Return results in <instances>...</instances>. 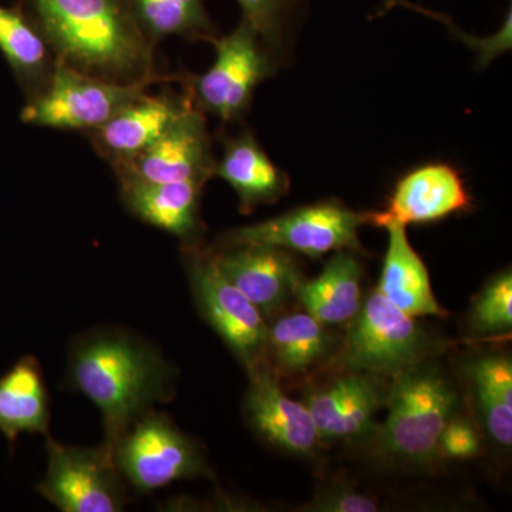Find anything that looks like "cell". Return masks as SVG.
I'll return each mask as SVG.
<instances>
[{"label":"cell","instance_id":"cell-14","mask_svg":"<svg viewBox=\"0 0 512 512\" xmlns=\"http://www.w3.org/2000/svg\"><path fill=\"white\" fill-rule=\"evenodd\" d=\"M471 198L460 174L447 164H427L404 175L389 198L386 211L372 212L369 224H429L468 210Z\"/></svg>","mask_w":512,"mask_h":512},{"label":"cell","instance_id":"cell-8","mask_svg":"<svg viewBox=\"0 0 512 512\" xmlns=\"http://www.w3.org/2000/svg\"><path fill=\"white\" fill-rule=\"evenodd\" d=\"M113 458L124 481L141 494L210 476L198 444L154 409L128 427L113 448Z\"/></svg>","mask_w":512,"mask_h":512},{"label":"cell","instance_id":"cell-23","mask_svg":"<svg viewBox=\"0 0 512 512\" xmlns=\"http://www.w3.org/2000/svg\"><path fill=\"white\" fill-rule=\"evenodd\" d=\"M333 339L309 313L282 316L268 326V365L275 373L301 376L328 359Z\"/></svg>","mask_w":512,"mask_h":512},{"label":"cell","instance_id":"cell-24","mask_svg":"<svg viewBox=\"0 0 512 512\" xmlns=\"http://www.w3.org/2000/svg\"><path fill=\"white\" fill-rule=\"evenodd\" d=\"M466 376L485 433L497 446L512 444V363L508 356L484 355L471 360Z\"/></svg>","mask_w":512,"mask_h":512},{"label":"cell","instance_id":"cell-3","mask_svg":"<svg viewBox=\"0 0 512 512\" xmlns=\"http://www.w3.org/2000/svg\"><path fill=\"white\" fill-rule=\"evenodd\" d=\"M458 396L437 367L426 363L393 377L387 392V419L377 446L387 457L426 466L439 456L440 437L456 414Z\"/></svg>","mask_w":512,"mask_h":512},{"label":"cell","instance_id":"cell-1","mask_svg":"<svg viewBox=\"0 0 512 512\" xmlns=\"http://www.w3.org/2000/svg\"><path fill=\"white\" fill-rule=\"evenodd\" d=\"M175 369L160 350L123 329L101 328L73 340L66 383L103 416V446L113 454L134 421L175 396Z\"/></svg>","mask_w":512,"mask_h":512},{"label":"cell","instance_id":"cell-25","mask_svg":"<svg viewBox=\"0 0 512 512\" xmlns=\"http://www.w3.org/2000/svg\"><path fill=\"white\" fill-rule=\"evenodd\" d=\"M147 39L157 46L171 36L190 42H212L217 28L205 9V0H130Z\"/></svg>","mask_w":512,"mask_h":512},{"label":"cell","instance_id":"cell-4","mask_svg":"<svg viewBox=\"0 0 512 512\" xmlns=\"http://www.w3.org/2000/svg\"><path fill=\"white\" fill-rule=\"evenodd\" d=\"M175 76L117 83L57 62L42 92L30 97L20 113L23 123L50 130L89 134L158 83Z\"/></svg>","mask_w":512,"mask_h":512},{"label":"cell","instance_id":"cell-26","mask_svg":"<svg viewBox=\"0 0 512 512\" xmlns=\"http://www.w3.org/2000/svg\"><path fill=\"white\" fill-rule=\"evenodd\" d=\"M471 326L480 333H503L512 328L511 271L495 276L477 296L471 311Z\"/></svg>","mask_w":512,"mask_h":512},{"label":"cell","instance_id":"cell-20","mask_svg":"<svg viewBox=\"0 0 512 512\" xmlns=\"http://www.w3.org/2000/svg\"><path fill=\"white\" fill-rule=\"evenodd\" d=\"M49 430V394L42 367L36 357H22L0 377V433L13 448L20 434L49 437Z\"/></svg>","mask_w":512,"mask_h":512},{"label":"cell","instance_id":"cell-27","mask_svg":"<svg viewBox=\"0 0 512 512\" xmlns=\"http://www.w3.org/2000/svg\"><path fill=\"white\" fill-rule=\"evenodd\" d=\"M242 18L251 23L268 49L278 50L289 13L298 0H237Z\"/></svg>","mask_w":512,"mask_h":512},{"label":"cell","instance_id":"cell-6","mask_svg":"<svg viewBox=\"0 0 512 512\" xmlns=\"http://www.w3.org/2000/svg\"><path fill=\"white\" fill-rule=\"evenodd\" d=\"M184 268L192 295L215 332L251 376L268 365V325L247 296L221 274L210 248L183 247Z\"/></svg>","mask_w":512,"mask_h":512},{"label":"cell","instance_id":"cell-22","mask_svg":"<svg viewBox=\"0 0 512 512\" xmlns=\"http://www.w3.org/2000/svg\"><path fill=\"white\" fill-rule=\"evenodd\" d=\"M0 53L28 99L45 89L59 62L45 33L18 5H0Z\"/></svg>","mask_w":512,"mask_h":512},{"label":"cell","instance_id":"cell-21","mask_svg":"<svg viewBox=\"0 0 512 512\" xmlns=\"http://www.w3.org/2000/svg\"><path fill=\"white\" fill-rule=\"evenodd\" d=\"M362 265L349 249L336 251L313 281L299 282L295 293L306 313L325 326L350 323L362 306Z\"/></svg>","mask_w":512,"mask_h":512},{"label":"cell","instance_id":"cell-13","mask_svg":"<svg viewBox=\"0 0 512 512\" xmlns=\"http://www.w3.org/2000/svg\"><path fill=\"white\" fill-rule=\"evenodd\" d=\"M210 251L221 274L264 316L281 311L302 281L299 266L286 249L244 245Z\"/></svg>","mask_w":512,"mask_h":512},{"label":"cell","instance_id":"cell-19","mask_svg":"<svg viewBox=\"0 0 512 512\" xmlns=\"http://www.w3.org/2000/svg\"><path fill=\"white\" fill-rule=\"evenodd\" d=\"M384 228L389 232V245L377 291L413 318L446 316L434 298L426 265L410 245L406 227L389 224Z\"/></svg>","mask_w":512,"mask_h":512},{"label":"cell","instance_id":"cell-5","mask_svg":"<svg viewBox=\"0 0 512 512\" xmlns=\"http://www.w3.org/2000/svg\"><path fill=\"white\" fill-rule=\"evenodd\" d=\"M215 62L202 74L175 76L204 114L222 123L241 120L251 106L256 87L274 72L268 47L251 23L241 19L227 36L215 37Z\"/></svg>","mask_w":512,"mask_h":512},{"label":"cell","instance_id":"cell-16","mask_svg":"<svg viewBox=\"0 0 512 512\" xmlns=\"http://www.w3.org/2000/svg\"><path fill=\"white\" fill-rule=\"evenodd\" d=\"M386 397L375 377L349 372L309 393L305 406L320 439L348 440L369 433Z\"/></svg>","mask_w":512,"mask_h":512},{"label":"cell","instance_id":"cell-18","mask_svg":"<svg viewBox=\"0 0 512 512\" xmlns=\"http://www.w3.org/2000/svg\"><path fill=\"white\" fill-rule=\"evenodd\" d=\"M214 175L231 185L242 214H251L259 205L274 204L289 190L288 175L276 167L248 130L224 138V151L215 161Z\"/></svg>","mask_w":512,"mask_h":512},{"label":"cell","instance_id":"cell-15","mask_svg":"<svg viewBox=\"0 0 512 512\" xmlns=\"http://www.w3.org/2000/svg\"><path fill=\"white\" fill-rule=\"evenodd\" d=\"M245 413L256 433L293 456H313L320 436L305 403L289 399L271 366L249 376Z\"/></svg>","mask_w":512,"mask_h":512},{"label":"cell","instance_id":"cell-17","mask_svg":"<svg viewBox=\"0 0 512 512\" xmlns=\"http://www.w3.org/2000/svg\"><path fill=\"white\" fill-rule=\"evenodd\" d=\"M120 200L138 221L180 239L183 247L201 244V195L197 183L119 181Z\"/></svg>","mask_w":512,"mask_h":512},{"label":"cell","instance_id":"cell-11","mask_svg":"<svg viewBox=\"0 0 512 512\" xmlns=\"http://www.w3.org/2000/svg\"><path fill=\"white\" fill-rule=\"evenodd\" d=\"M215 161L205 114L191 99L153 146L113 171L117 181L205 185L214 177Z\"/></svg>","mask_w":512,"mask_h":512},{"label":"cell","instance_id":"cell-12","mask_svg":"<svg viewBox=\"0 0 512 512\" xmlns=\"http://www.w3.org/2000/svg\"><path fill=\"white\" fill-rule=\"evenodd\" d=\"M190 101L185 89L181 94L170 90L153 94L148 90L86 136L111 168L119 167L153 146Z\"/></svg>","mask_w":512,"mask_h":512},{"label":"cell","instance_id":"cell-10","mask_svg":"<svg viewBox=\"0 0 512 512\" xmlns=\"http://www.w3.org/2000/svg\"><path fill=\"white\" fill-rule=\"evenodd\" d=\"M47 468L37 493L62 512H120L127 505L126 481L113 454L100 447L64 446L46 437Z\"/></svg>","mask_w":512,"mask_h":512},{"label":"cell","instance_id":"cell-28","mask_svg":"<svg viewBox=\"0 0 512 512\" xmlns=\"http://www.w3.org/2000/svg\"><path fill=\"white\" fill-rule=\"evenodd\" d=\"M439 451L454 460L476 457L480 453V437L476 427L470 420L454 416L441 433Z\"/></svg>","mask_w":512,"mask_h":512},{"label":"cell","instance_id":"cell-2","mask_svg":"<svg viewBox=\"0 0 512 512\" xmlns=\"http://www.w3.org/2000/svg\"><path fill=\"white\" fill-rule=\"evenodd\" d=\"M60 62L117 83L165 76L130 0H18Z\"/></svg>","mask_w":512,"mask_h":512},{"label":"cell","instance_id":"cell-9","mask_svg":"<svg viewBox=\"0 0 512 512\" xmlns=\"http://www.w3.org/2000/svg\"><path fill=\"white\" fill-rule=\"evenodd\" d=\"M367 224V212L349 210L338 201H323L259 224L231 229L217 239L212 249L269 245L311 258L342 249L362 252L359 229Z\"/></svg>","mask_w":512,"mask_h":512},{"label":"cell","instance_id":"cell-29","mask_svg":"<svg viewBox=\"0 0 512 512\" xmlns=\"http://www.w3.org/2000/svg\"><path fill=\"white\" fill-rule=\"evenodd\" d=\"M311 511L325 512H376L379 504L375 498L367 497L346 485H332L316 495L309 505Z\"/></svg>","mask_w":512,"mask_h":512},{"label":"cell","instance_id":"cell-7","mask_svg":"<svg viewBox=\"0 0 512 512\" xmlns=\"http://www.w3.org/2000/svg\"><path fill=\"white\" fill-rule=\"evenodd\" d=\"M431 350L429 335L376 291L350 322L338 363L348 372L394 377L420 365Z\"/></svg>","mask_w":512,"mask_h":512}]
</instances>
